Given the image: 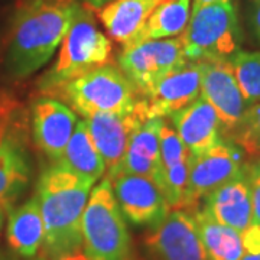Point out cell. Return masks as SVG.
<instances>
[{
  "label": "cell",
  "instance_id": "31",
  "mask_svg": "<svg viewBox=\"0 0 260 260\" xmlns=\"http://www.w3.org/2000/svg\"><path fill=\"white\" fill-rule=\"evenodd\" d=\"M0 260H32V259H22V257L16 256L13 251L0 250Z\"/></svg>",
  "mask_w": 260,
  "mask_h": 260
},
{
  "label": "cell",
  "instance_id": "16",
  "mask_svg": "<svg viewBox=\"0 0 260 260\" xmlns=\"http://www.w3.org/2000/svg\"><path fill=\"white\" fill-rule=\"evenodd\" d=\"M189 158L175 129L164 123L160 130V189L172 208H185Z\"/></svg>",
  "mask_w": 260,
  "mask_h": 260
},
{
  "label": "cell",
  "instance_id": "19",
  "mask_svg": "<svg viewBox=\"0 0 260 260\" xmlns=\"http://www.w3.org/2000/svg\"><path fill=\"white\" fill-rule=\"evenodd\" d=\"M164 123L162 117H149L135 129L119 175H142L160 184V130Z\"/></svg>",
  "mask_w": 260,
  "mask_h": 260
},
{
  "label": "cell",
  "instance_id": "1",
  "mask_svg": "<svg viewBox=\"0 0 260 260\" xmlns=\"http://www.w3.org/2000/svg\"><path fill=\"white\" fill-rule=\"evenodd\" d=\"M81 6L80 0H18L5 52L8 74L23 80L45 67L61 47Z\"/></svg>",
  "mask_w": 260,
  "mask_h": 260
},
{
  "label": "cell",
  "instance_id": "8",
  "mask_svg": "<svg viewBox=\"0 0 260 260\" xmlns=\"http://www.w3.org/2000/svg\"><path fill=\"white\" fill-rule=\"evenodd\" d=\"M117 62L140 95H145L164 77L186 64L188 59L181 38L175 37L123 47Z\"/></svg>",
  "mask_w": 260,
  "mask_h": 260
},
{
  "label": "cell",
  "instance_id": "18",
  "mask_svg": "<svg viewBox=\"0 0 260 260\" xmlns=\"http://www.w3.org/2000/svg\"><path fill=\"white\" fill-rule=\"evenodd\" d=\"M204 208L218 223L229 225L236 232L243 233L249 229L254 220L246 167L240 174L208 195Z\"/></svg>",
  "mask_w": 260,
  "mask_h": 260
},
{
  "label": "cell",
  "instance_id": "7",
  "mask_svg": "<svg viewBox=\"0 0 260 260\" xmlns=\"http://www.w3.org/2000/svg\"><path fill=\"white\" fill-rule=\"evenodd\" d=\"M188 61H223L240 49L242 32L233 0H217L191 10L185 30L179 35Z\"/></svg>",
  "mask_w": 260,
  "mask_h": 260
},
{
  "label": "cell",
  "instance_id": "20",
  "mask_svg": "<svg viewBox=\"0 0 260 260\" xmlns=\"http://www.w3.org/2000/svg\"><path fill=\"white\" fill-rule=\"evenodd\" d=\"M44 218L37 197L9 210L8 220V244L10 251L22 259L37 257L44 246Z\"/></svg>",
  "mask_w": 260,
  "mask_h": 260
},
{
  "label": "cell",
  "instance_id": "26",
  "mask_svg": "<svg viewBox=\"0 0 260 260\" xmlns=\"http://www.w3.org/2000/svg\"><path fill=\"white\" fill-rule=\"evenodd\" d=\"M232 135L236 145L243 152L260 158V103L251 104Z\"/></svg>",
  "mask_w": 260,
  "mask_h": 260
},
{
  "label": "cell",
  "instance_id": "13",
  "mask_svg": "<svg viewBox=\"0 0 260 260\" xmlns=\"http://www.w3.org/2000/svg\"><path fill=\"white\" fill-rule=\"evenodd\" d=\"M77 123V113L54 97L41 95L30 107L34 143L54 164L61 158Z\"/></svg>",
  "mask_w": 260,
  "mask_h": 260
},
{
  "label": "cell",
  "instance_id": "12",
  "mask_svg": "<svg viewBox=\"0 0 260 260\" xmlns=\"http://www.w3.org/2000/svg\"><path fill=\"white\" fill-rule=\"evenodd\" d=\"M112 186L123 217L133 225L155 227L171 210L160 186L148 177L121 174Z\"/></svg>",
  "mask_w": 260,
  "mask_h": 260
},
{
  "label": "cell",
  "instance_id": "29",
  "mask_svg": "<svg viewBox=\"0 0 260 260\" xmlns=\"http://www.w3.org/2000/svg\"><path fill=\"white\" fill-rule=\"evenodd\" d=\"M240 234H242L244 251H250V253L260 251V225L253 223L249 229H246Z\"/></svg>",
  "mask_w": 260,
  "mask_h": 260
},
{
  "label": "cell",
  "instance_id": "22",
  "mask_svg": "<svg viewBox=\"0 0 260 260\" xmlns=\"http://www.w3.org/2000/svg\"><path fill=\"white\" fill-rule=\"evenodd\" d=\"M54 165L70 171L87 181L97 182L106 175V165L94 145L85 120H78L71 139L68 140L61 158Z\"/></svg>",
  "mask_w": 260,
  "mask_h": 260
},
{
  "label": "cell",
  "instance_id": "30",
  "mask_svg": "<svg viewBox=\"0 0 260 260\" xmlns=\"http://www.w3.org/2000/svg\"><path fill=\"white\" fill-rule=\"evenodd\" d=\"M80 2L83 5H85V6L91 8V9H100L102 6H104L106 3H109L112 0H80Z\"/></svg>",
  "mask_w": 260,
  "mask_h": 260
},
{
  "label": "cell",
  "instance_id": "27",
  "mask_svg": "<svg viewBox=\"0 0 260 260\" xmlns=\"http://www.w3.org/2000/svg\"><path fill=\"white\" fill-rule=\"evenodd\" d=\"M246 175L250 188L251 205H253V220L260 225V159L250 165H246Z\"/></svg>",
  "mask_w": 260,
  "mask_h": 260
},
{
  "label": "cell",
  "instance_id": "17",
  "mask_svg": "<svg viewBox=\"0 0 260 260\" xmlns=\"http://www.w3.org/2000/svg\"><path fill=\"white\" fill-rule=\"evenodd\" d=\"M172 127L191 155H200L220 142L221 121L214 107L201 95L171 116Z\"/></svg>",
  "mask_w": 260,
  "mask_h": 260
},
{
  "label": "cell",
  "instance_id": "2",
  "mask_svg": "<svg viewBox=\"0 0 260 260\" xmlns=\"http://www.w3.org/2000/svg\"><path fill=\"white\" fill-rule=\"evenodd\" d=\"M94 182L52 165L42 172L37 197L44 218L48 260H87L83 249V215Z\"/></svg>",
  "mask_w": 260,
  "mask_h": 260
},
{
  "label": "cell",
  "instance_id": "32",
  "mask_svg": "<svg viewBox=\"0 0 260 260\" xmlns=\"http://www.w3.org/2000/svg\"><path fill=\"white\" fill-rule=\"evenodd\" d=\"M214 2H217V0H192V3H191V10L200 9V8L207 6V5L214 3Z\"/></svg>",
  "mask_w": 260,
  "mask_h": 260
},
{
  "label": "cell",
  "instance_id": "4",
  "mask_svg": "<svg viewBox=\"0 0 260 260\" xmlns=\"http://www.w3.org/2000/svg\"><path fill=\"white\" fill-rule=\"evenodd\" d=\"M28 113L8 93H0V207L6 211L28 188L32 159Z\"/></svg>",
  "mask_w": 260,
  "mask_h": 260
},
{
  "label": "cell",
  "instance_id": "25",
  "mask_svg": "<svg viewBox=\"0 0 260 260\" xmlns=\"http://www.w3.org/2000/svg\"><path fill=\"white\" fill-rule=\"evenodd\" d=\"M227 61L246 103H260V52L239 49Z\"/></svg>",
  "mask_w": 260,
  "mask_h": 260
},
{
  "label": "cell",
  "instance_id": "15",
  "mask_svg": "<svg viewBox=\"0 0 260 260\" xmlns=\"http://www.w3.org/2000/svg\"><path fill=\"white\" fill-rule=\"evenodd\" d=\"M201 95V64L191 62L169 73L156 83L148 93L142 95L146 100L149 117L172 116L185 109Z\"/></svg>",
  "mask_w": 260,
  "mask_h": 260
},
{
  "label": "cell",
  "instance_id": "6",
  "mask_svg": "<svg viewBox=\"0 0 260 260\" xmlns=\"http://www.w3.org/2000/svg\"><path fill=\"white\" fill-rule=\"evenodd\" d=\"M55 99L87 119L94 114H127L142 95L119 67L107 64L67 83Z\"/></svg>",
  "mask_w": 260,
  "mask_h": 260
},
{
  "label": "cell",
  "instance_id": "34",
  "mask_svg": "<svg viewBox=\"0 0 260 260\" xmlns=\"http://www.w3.org/2000/svg\"><path fill=\"white\" fill-rule=\"evenodd\" d=\"M3 215H5V210L0 207V230H2V225H3Z\"/></svg>",
  "mask_w": 260,
  "mask_h": 260
},
{
  "label": "cell",
  "instance_id": "11",
  "mask_svg": "<svg viewBox=\"0 0 260 260\" xmlns=\"http://www.w3.org/2000/svg\"><path fill=\"white\" fill-rule=\"evenodd\" d=\"M149 119L146 100L142 97L127 114H94L84 119L94 145L106 165V179L112 182L119 175L130 136L142 121Z\"/></svg>",
  "mask_w": 260,
  "mask_h": 260
},
{
  "label": "cell",
  "instance_id": "24",
  "mask_svg": "<svg viewBox=\"0 0 260 260\" xmlns=\"http://www.w3.org/2000/svg\"><path fill=\"white\" fill-rule=\"evenodd\" d=\"M191 18V0H165L152 12L140 30L123 47L150 39L179 37Z\"/></svg>",
  "mask_w": 260,
  "mask_h": 260
},
{
  "label": "cell",
  "instance_id": "23",
  "mask_svg": "<svg viewBox=\"0 0 260 260\" xmlns=\"http://www.w3.org/2000/svg\"><path fill=\"white\" fill-rule=\"evenodd\" d=\"M194 218L210 260H240L244 254L242 234L218 223L203 208H194Z\"/></svg>",
  "mask_w": 260,
  "mask_h": 260
},
{
  "label": "cell",
  "instance_id": "9",
  "mask_svg": "<svg viewBox=\"0 0 260 260\" xmlns=\"http://www.w3.org/2000/svg\"><path fill=\"white\" fill-rule=\"evenodd\" d=\"M146 247L155 260H210L189 208H172L150 227Z\"/></svg>",
  "mask_w": 260,
  "mask_h": 260
},
{
  "label": "cell",
  "instance_id": "3",
  "mask_svg": "<svg viewBox=\"0 0 260 260\" xmlns=\"http://www.w3.org/2000/svg\"><path fill=\"white\" fill-rule=\"evenodd\" d=\"M112 41L95 25L91 8L83 5L59 47L55 62L37 83L41 95L54 97L65 84L107 65Z\"/></svg>",
  "mask_w": 260,
  "mask_h": 260
},
{
  "label": "cell",
  "instance_id": "14",
  "mask_svg": "<svg viewBox=\"0 0 260 260\" xmlns=\"http://www.w3.org/2000/svg\"><path fill=\"white\" fill-rule=\"evenodd\" d=\"M201 97L217 112L221 126L234 132L250 107L234 78L229 61H201Z\"/></svg>",
  "mask_w": 260,
  "mask_h": 260
},
{
  "label": "cell",
  "instance_id": "33",
  "mask_svg": "<svg viewBox=\"0 0 260 260\" xmlns=\"http://www.w3.org/2000/svg\"><path fill=\"white\" fill-rule=\"evenodd\" d=\"M240 260H260V251H257V253L244 251V254H243V257Z\"/></svg>",
  "mask_w": 260,
  "mask_h": 260
},
{
  "label": "cell",
  "instance_id": "5",
  "mask_svg": "<svg viewBox=\"0 0 260 260\" xmlns=\"http://www.w3.org/2000/svg\"><path fill=\"white\" fill-rule=\"evenodd\" d=\"M83 249L87 260H132L126 218L106 178L93 186L84 210Z\"/></svg>",
  "mask_w": 260,
  "mask_h": 260
},
{
  "label": "cell",
  "instance_id": "35",
  "mask_svg": "<svg viewBox=\"0 0 260 260\" xmlns=\"http://www.w3.org/2000/svg\"><path fill=\"white\" fill-rule=\"evenodd\" d=\"M32 260H47V259H45V257H34Z\"/></svg>",
  "mask_w": 260,
  "mask_h": 260
},
{
  "label": "cell",
  "instance_id": "21",
  "mask_svg": "<svg viewBox=\"0 0 260 260\" xmlns=\"http://www.w3.org/2000/svg\"><path fill=\"white\" fill-rule=\"evenodd\" d=\"M162 2L165 0H112L97 9V16L107 35L126 45Z\"/></svg>",
  "mask_w": 260,
  "mask_h": 260
},
{
  "label": "cell",
  "instance_id": "10",
  "mask_svg": "<svg viewBox=\"0 0 260 260\" xmlns=\"http://www.w3.org/2000/svg\"><path fill=\"white\" fill-rule=\"evenodd\" d=\"M244 167L242 149L223 140L200 155H191L185 208H195L200 200L240 174Z\"/></svg>",
  "mask_w": 260,
  "mask_h": 260
},
{
  "label": "cell",
  "instance_id": "28",
  "mask_svg": "<svg viewBox=\"0 0 260 260\" xmlns=\"http://www.w3.org/2000/svg\"><path fill=\"white\" fill-rule=\"evenodd\" d=\"M247 23L251 35L260 45V0L247 2Z\"/></svg>",
  "mask_w": 260,
  "mask_h": 260
}]
</instances>
